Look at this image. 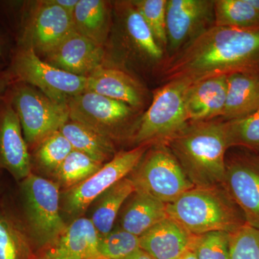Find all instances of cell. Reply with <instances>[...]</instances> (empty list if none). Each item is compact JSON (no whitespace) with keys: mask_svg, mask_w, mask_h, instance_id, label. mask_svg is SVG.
<instances>
[{"mask_svg":"<svg viewBox=\"0 0 259 259\" xmlns=\"http://www.w3.org/2000/svg\"><path fill=\"white\" fill-rule=\"evenodd\" d=\"M41 59L58 69L87 78L105 64L106 49L74 31Z\"/></svg>","mask_w":259,"mask_h":259,"instance_id":"cell-14","label":"cell"},{"mask_svg":"<svg viewBox=\"0 0 259 259\" xmlns=\"http://www.w3.org/2000/svg\"><path fill=\"white\" fill-rule=\"evenodd\" d=\"M86 91L123 102L137 111L146 103L144 85L115 66L104 65L87 77Z\"/></svg>","mask_w":259,"mask_h":259,"instance_id":"cell-17","label":"cell"},{"mask_svg":"<svg viewBox=\"0 0 259 259\" xmlns=\"http://www.w3.org/2000/svg\"><path fill=\"white\" fill-rule=\"evenodd\" d=\"M8 69L13 81L31 85L66 106L71 97L86 90L87 78L58 69L27 48L15 47Z\"/></svg>","mask_w":259,"mask_h":259,"instance_id":"cell-8","label":"cell"},{"mask_svg":"<svg viewBox=\"0 0 259 259\" xmlns=\"http://www.w3.org/2000/svg\"><path fill=\"white\" fill-rule=\"evenodd\" d=\"M167 217L166 204L136 190L122 215V229L140 237Z\"/></svg>","mask_w":259,"mask_h":259,"instance_id":"cell-23","label":"cell"},{"mask_svg":"<svg viewBox=\"0 0 259 259\" xmlns=\"http://www.w3.org/2000/svg\"><path fill=\"white\" fill-rule=\"evenodd\" d=\"M69 119L110 140L132 122L137 110L123 102L92 92H83L67 102Z\"/></svg>","mask_w":259,"mask_h":259,"instance_id":"cell-12","label":"cell"},{"mask_svg":"<svg viewBox=\"0 0 259 259\" xmlns=\"http://www.w3.org/2000/svg\"><path fill=\"white\" fill-rule=\"evenodd\" d=\"M214 10L215 26L259 28V12L248 0H214Z\"/></svg>","mask_w":259,"mask_h":259,"instance_id":"cell-26","label":"cell"},{"mask_svg":"<svg viewBox=\"0 0 259 259\" xmlns=\"http://www.w3.org/2000/svg\"><path fill=\"white\" fill-rule=\"evenodd\" d=\"M21 190L29 230L37 245L47 250L67 228L59 212V185L31 173L22 181Z\"/></svg>","mask_w":259,"mask_h":259,"instance_id":"cell-9","label":"cell"},{"mask_svg":"<svg viewBox=\"0 0 259 259\" xmlns=\"http://www.w3.org/2000/svg\"><path fill=\"white\" fill-rule=\"evenodd\" d=\"M0 168L17 180L31 174V155L18 115L4 96L0 98Z\"/></svg>","mask_w":259,"mask_h":259,"instance_id":"cell-15","label":"cell"},{"mask_svg":"<svg viewBox=\"0 0 259 259\" xmlns=\"http://www.w3.org/2000/svg\"><path fill=\"white\" fill-rule=\"evenodd\" d=\"M122 259H156L151 256V255L148 254L144 250L139 249L135 253H132L128 255V256L125 257V258Z\"/></svg>","mask_w":259,"mask_h":259,"instance_id":"cell-38","label":"cell"},{"mask_svg":"<svg viewBox=\"0 0 259 259\" xmlns=\"http://www.w3.org/2000/svg\"><path fill=\"white\" fill-rule=\"evenodd\" d=\"M13 79L8 69H4L0 66V98L6 93Z\"/></svg>","mask_w":259,"mask_h":259,"instance_id":"cell-36","label":"cell"},{"mask_svg":"<svg viewBox=\"0 0 259 259\" xmlns=\"http://www.w3.org/2000/svg\"><path fill=\"white\" fill-rule=\"evenodd\" d=\"M79 0H53L54 3L60 7L71 15L74 13L75 8Z\"/></svg>","mask_w":259,"mask_h":259,"instance_id":"cell-37","label":"cell"},{"mask_svg":"<svg viewBox=\"0 0 259 259\" xmlns=\"http://www.w3.org/2000/svg\"><path fill=\"white\" fill-rule=\"evenodd\" d=\"M194 187L224 185L229 147L225 122H191L165 143Z\"/></svg>","mask_w":259,"mask_h":259,"instance_id":"cell-2","label":"cell"},{"mask_svg":"<svg viewBox=\"0 0 259 259\" xmlns=\"http://www.w3.org/2000/svg\"><path fill=\"white\" fill-rule=\"evenodd\" d=\"M149 145H141L129 151L116 153L96 173L69 189L65 195V208L73 214L84 212L104 192L127 177L139 164Z\"/></svg>","mask_w":259,"mask_h":259,"instance_id":"cell-11","label":"cell"},{"mask_svg":"<svg viewBox=\"0 0 259 259\" xmlns=\"http://www.w3.org/2000/svg\"><path fill=\"white\" fill-rule=\"evenodd\" d=\"M225 125L229 147L239 146L259 150V107L244 117L225 121Z\"/></svg>","mask_w":259,"mask_h":259,"instance_id":"cell-30","label":"cell"},{"mask_svg":"<svg viewBox=\"0 0 259 259\" xmlns=\"http://www.w3.org/2000/svg\"><path fill=\"white\" fill-rule=\"evenodd\" d=\"M15 47L12 46L8 35L0 30V59L4 60L9 59L10 60Z\"/></svg>","mask_w":259,"mask_h":259,"instance_id":"cell-35","label":"cell"},{"mask_svg":"<svg viewBox=\"0 0 259 259\" xmlns=\"http://www.w3.org/2000/svg\"><path fill=\"white\" fill-rule=\"evenodd\" d=\"M180 259H197L196 258L195 255L192 252H189V253H187V254L184 255L182 258H181Z\"/></svg>","mask_w":259,"mask_h":259,"instance_id":"cell-39","label":"cell"},{"mask_svg":"<svg viewBox=\"0 0 259 259\" xmlns=\"http://www.w3.org/2000/svg\"><path fill=\"white\" fill-rule=\"evenodd\" d=\"M163 72L167 81L192 83L234 73L259 74V28L213 25L180 51Z\"/></svg>","mask_w":259,"mask_h":259,"instance_id":"cell-1","label":"cell"},{"mask_svg":"<svg viewBox=\"0 0 259 259\" xmlns=\"http://www.w3.org/2000/svg\"><path fill=\"white\" fill-rule=\"evenodd\" d=\"M132 3L144 19L158 45L163 51L166 50V0H134Z\"/></svg>","mask_w":259,"mask_h":259,"instance_id":"cell-32","label":"cell"},{"mask_svg":"<svg viewBox=\"0 0 259 259\" xmlns=\"http://www.w3.org/2000/svg\"><path fill=\"white\" fill-rule=\"evenodd\" d=\"M231 233L212 231L196 237L192 253L197 259H228Z\"/></svg>","mask_w":259,"mask_h":259,"instance_id":"cell-33","label":"cell"},{"mask_svg":"<svg viewBox=\"0 0 259 259\" xmlns=\"http://www.w3.org/2000/svg\"><path fill=\"white\" fill-rule=\"evenodd\" d=\"M141 249L139 236L125 230L111 231L100 237L98 253L100 259H122Z\"/></svg>","mask_w":259,"mask_h":259,"instance_id":"cell-31","label":"cell"},{"mask_svg":"<svg viewBox=\"0 0 259 259\" xmlns=\"http://www.w3.org/2000/svg\"><path fill=\"white\" fill-rule=\"evenodd\" d=\"M131 180L136 190L168 204L194 187L166 144H156L145 153Z\"/></svg>","mask_w":259,"mask_h":259,"instance_id":"cell-10","label":"cell"},{"mask_svg":"<svg viewBox=\"0 0 259 259\" xmlns=\"http://www.w3.org/2000/svg\"><path fill=\"white\" fill-rule=\"evenodd\" d=\"M103 165L88 155L73 150L54 174L63 185L71 188L96 173Z\"/></svg>","mask_w":259,"mask_h":259,"instance_id":"cell-28","label":"cell"},{"mask_svg":"<svg viewBox=\"0 0 259 259\" xmlns=\"http://www.w3.org/2000/svg\"><path fill=\"white\" fill-rule=\"evenodd\" d=\"M196 237L167 217L139 237L140 247L156 259H180L192 251Z\"/></svg>","mask_w":259,"mask_h":259,"instance_id":"cell-18","label":"cell"},{"mask_svg":"<svg viewBox=\"0 0 259 259\" xmlns=\"http://www.w3.org/2000/svg\"><path fill=\"white\" fill-rule=\"evenodd\" d=\"M227 76L192 83L186 94V110L190 122L212 120L222 117L226 107Z\"/></svg>","mask_w":259,"mask_h":259,"instance_id":"cell-20","label":"cell"},{"mask_svg":"<svg viewBox=\"0 0 259 259\" xmlns=\"http://www.w3.org/2000/svg\"><path fill=\"white\" fill-rule=\"evenodd\" d=\"M26 236L16 222L0 211V259H32Z\"/></svg>","mask_w":259,"mask_h":259,"instance_id":"cell-27","label":"cell"},{"mask_svg":"<svg viewBox=\"0 0 259 259\" xmlns=\"http://www.w3.org/2000/svg\"><path fill=\"white\" fill-rule=\"evenodd\" d=\"M59 131L74 150L85 153L103 164L116 154L112 140L80 122L69 119Z\"/></svg>","mask_w":259,"mask_h":259,"instance_id":"cell-24","label":"cell"},{"mask_svg":"<svg viewBox=\"0 0 259 259\" xmlns=\"http://www.w3.org/2000/svg\"><path fill=\"white\" fill-rule=\"evenodd\" d=\"M135 192L134 182L131 177H125L100 196L91 219L100 237L106 236L112 231L120 207Z\"/></svg>","mask_w":259,"mask_h":259,"instance_id":"cell-25","label":"cell"},{"mask_svg":"<svg viewBox=\"0 0 259 259\" xmlns=\"http://www.w3.org/2000/svg\"><path fill=\"white\" fill-rule=\"evenodd\" d=\"M224 185L245 223L259 230V160L241 158L229 162Z\"/></svg>","mask_w":259,"mask_h":259,"instance_id":"cell-16","label":"cell"},{"mask_svg":"<svg viewBox=\"0 0 259 259\" xmlns=\"http://www.w3.org/2000/svg\"><path fill=\"white\" fill-rule=\"evenodd\" d=\"M228 259H259V230L245 223L231 233Z\"/></svg>","mask_w":259,"mask_h":259,"instance_id":"cell-34","label":"cell"},{"mask_svg":"<svg viewBox=\"0 0 259 259\" xmlns=\"http://www.w3.org/2000/svg\"><path fill=\"white\" fill-rule=\"evenodd\" d=\"M98 234L91 220H75L54 245L32 259H100Z\"/></svg>","mask_w":259,"mask_h":259,"instance_id":"cell-19","label":"cell"},{"mask_svg":"<svg viewBox=\"0 0 259 259\" xmlns=\"http://www.w3.org/2000/svg\"><path fill=\"white\" fill-rule=\"evenodd\" d=\"M74 31L72 15L53 0L24 3L15 47L32 49L44 58Z\"/></svg>","mask_w":259,"mask_h":259,"instance_id":"cell-6","label":"cell"},{"mask_svg":"<svg viewBox=\"0 0 259 259\" xmlns=\"http://www.w3.org/2000/svg\"><path fill=\"white\" fill-rule=\"evenodd\" d=\"M259 107V74L234 73L227 76L226 107L223 117L236 120L253 113Z\"/></svg>","mask_w":259,"mask_h":259,"instance_id":"cell-22","label":"cell"},{"mask_svg":"<svg viewBox=\"0 0 259 259\" xmlns=\"http://www.w3.org/2000/svg\"><path fill=\"white\" fill-rule=\"evenodd\" d=\"M113 5L115 20L107 44L110 42L112 51L125 62L147 66L160 64L164 51L132 1L115 2Z\"/></svg>","mask_w":259,"mask_h":259,"instance_id":"cell-7","label":"cell"},{"mask_svg":"<svg viewBox=\"0 0 259 259\" xmlns=\"http://www.w3.org/2000/svg\"><path fill=\"white\" fill-rule=\"evenodd\" d=\"M4 97L18 115L28 148L35 147L69 120L66 105L28 83L13 81Z\"/></svg>","mask_w":259,"mask_h":259,"instance_id":"cell-5","label":"cell"},{"mask_svg":"<svg viewBox=\"0 0 259 259\" xmlns=\"http://www.w3.org/2000/svg\"><path fill=\"white\" fill-rule=\"evenodd\" d=\"M194 187L166 204L168 217L194 236L212 231L232 233L243 226L242 212L228 192Z\"/></svg>","mask_w":259,"mask_h":259,"instance_id":"cell-3","label":"cell"},{"mask_svg":"<svg viewBox=\"0 0 259 259\" xmlns=\"http://www.w3.org/2000/svg\"><path fill=\"white\" fill-rule=\"evenodd\" d=\"M214 0H166L167 47L179 53L214 25Z\"/></svg>","mask_w":259,"mask_h":259,"instance_id":"cell-13","label":"cell"},{"mask_svg":"<svg viewBox=\"0 0 259 259\" xmlns=\"http://www.w3.org/2000/svg\"><path fill=\"white\" fill-rule=\"evenodd\" d=\"M112 18V4L105 0H79L72 15L75 32L103 47L110 37Z\"/></svg>","mask_w":259,"mask_h":259,"instance_id":"cell-21","label":"cell"},{"mask_svg":"<svg viewBox=\"0 0 259 259\" xmlns=\"http://www.w3.org/2000/svg\"><path fill=\"white\" fill-rule=\"evenodd\" d=\"M192 83L186 79H173L156 90L138 124L134 135L136 144H165L188 125L186 94Z\"/></svg>","mask_w":259,"mask_h":259,"instance_id":"cell-4","label":"cell"},{"mask_svg":"<svg viewBox=\"0 0 259 259\" xmlns=\"http://www.w3.org/2000/svg\"><path fill=\"white\" fill-rule=\"evenodd\" d=\"M34 148V159L37 165L54 173L74 150L60 131L51 134Z\"/></svg>","mask_w":259,"mask_h":259,"instance_id":"cell-29","label":"cell"}]
</instances>
